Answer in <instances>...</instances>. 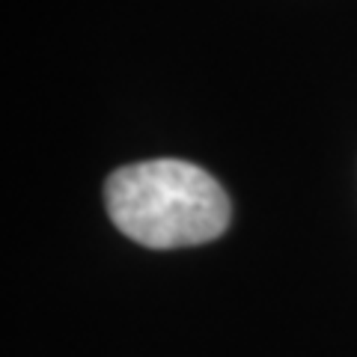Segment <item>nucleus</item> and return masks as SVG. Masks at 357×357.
I'll return each mask as SVG.
<instances>
[{
    "instance_id": "1",
    "label": "nucleus",
    "mask_w": 357,
    "mask_h": 357,
    "mask_svg": "<svg viewBox=\"0 0 357 357\" xmlns=\"http://www.w3.org/2000/svg\"><path fill=\"white\" fill-rule=\"evenodd\" d=\"M105 206L122 236L155 250L208 244L229 227V197L220 182L176 158L119 167L105 185Z\"/></svg>"
}]
</instances>
